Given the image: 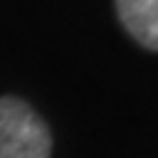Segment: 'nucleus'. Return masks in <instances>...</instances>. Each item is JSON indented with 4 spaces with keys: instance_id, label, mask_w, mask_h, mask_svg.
<instances>
[{
    "instance_id": "obj_1",
    "label": "nucleus",
    "mask_w": 158,
    "mask_h": 158,
    "mask_svg": "<svg viewBox=\"0 0 158 158\" xmlns=\"http://www.w3.org/2000/svg\"><path fill=\"white\" fill-rule=\"evenodd\" d=\"M47 123L20 99H0V158H49Z\"/></svg>"
},
{
    "instance_id": "obj_2",
    "label": "nucleus",
    "mask_w": 158,
    "mask_h": 158,
    "mask_svg": "<svg viewBox=\"0 0 158 158\" xmlns=\"http://www.w3.org/2000/svg\"><path fill=\"white\" fill-rule=\"evenodd\" d=\"M123 27L148 49H158V0H116Z\"/></svg>"
}]
</instances>
